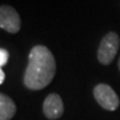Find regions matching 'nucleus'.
Listing matches in <instances>:
<instances>
[{"instance_id":"obj_1","label":"nucleus","mask_w":120,"mask_h":120,"mask_svg":"<svg viewBox=\"0 0 120 120\" xmlns=\"http://www.w3.org/2000/svg\"><path fill=\"white\" fill-rule=\"evenodd\" d=\"M57 64L52 52L46 46H34L23 73V85L30 90H41L49 86L56 75Z\"/></svg>"},{"instance_id":"obj_2","label":"nucleus","mask_w":120,"mask_h":120,"mask_svg":"<svg viewBox=\"0 0 120 120\" xmlns=\"http://www.w3.org/2000/svg\"><path fill=\"white\" fill-rule=\"evenodd\" d=\"M120 38L115 31H109L102 37L97 51L98 61L103 66H108L115 59L117 52L119 50Z\"/></svg>"},{"instance_id":"obj_3","label":"nucleus","mask_w":120,"mask_h":120,"mask_svg":"<svg viewBox=\"0 0 120 120\" xmlns=\"http://www.w3.org/2000/svg\"><path fill=\"white\" fill-rule=\"evenodd\" d=\"M94 97L100 107L108 111H115L119 107L120 100L116 91L107 83H98L94 88Z\"/></svg>"},{"instance_id":"obj_4","label":"nucleus","mask_w":120,"mask_h":120,"mask_svg":"<svg viewBox=\"0 0 120 120\" xmlns=\"http://www.w3.org/2000/svg\"><path fill=\"white\" fill-rule=\"evenodd\" d=\"M0 27L9 34H17L20 31L21 19L13 7L9 4H2L0 7Z\"/></svg>"},{"instance_id":"obj_5","label":"nucleus","mask_w":120,"mask_h":120,"mask_svg":"<svg viewBox=\"0 0 120 120\" xmlns=\"http://www.w3.org/2000/svg\"><path fill=\"white\" fill-rule=\"evenodd\" d=\"M42 111L46 118L49 120H57L64 115V107L62 99L59 94H48L42 103Z\"/></svg>"},{"instance_id":"obj_6","label":"nucleus","mask_w":120,"mask_h":120,"mask_svg":"<svg viewBox=\"0 0 120 120\" xmlns=\"http://www.w3.org/2000/svg\"><path fill=\"white\" fill-rule=\"evenodd\" d=\"M16 103L9 96L0 94V120H11L16 115Z\"/></svg>"},{"instance_id":"obj_7","label":"nucleus","mask_w":120,"mask_h":120,"mask_svg":"<svg viewBox=\"0 0 120 120\" xmlns=\"http://www.w3.org/2000/svg\"><path fill=\"white\" fill-rule=\"evenodd\" d=\"M8 59H9V52L6 49L1 48L0 49V66L4 67V64L8 62Z\"/></svg>"},{"instance_id":"obj_8","label":"nucleus","mask_w":120,"mask_h":120,"mask_svg":"<svg viewBox=\"0 0 120 120\" xmlns=\"http://www.w3.org/2000/svg\"><path fill=\"white\" fill-rule=\"evenodd\" d=\"M4 79H6V75H4V71L1 69V70H0V83H1V85L4 83Z\"/></svg>"},{"instance_id":"obj_9","label":"nucleus","mask_w":120,"mask_h":120,"mask_svg":"<svg viewBox=\"0 0 120 120\" xmlns=\"http://www.w3.org/2000/svg\"><path fill=\"white\" fill-rule=\"evenodd\" d=\"M118 69H119V71H120V58L118 60Z\"/></svg>"}]
</instances>
